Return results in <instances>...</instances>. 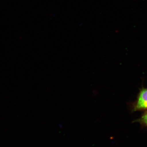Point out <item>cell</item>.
I'll list each match as a JSON object with an SVG mask.
<instances>
[{"label":"cell","instance_id":"cell-1","mask_svg":"<svg viewBox=\"0 0 147 147\" xmlns=\"http://www.w3.org/2000/svg\"><path fill=\"white\" fill-rule=\"evenodd\" d=\"M134 108L135 110L147 109V89H143L140 92Z\"/></svg>","mask_w":147,"mask_h":147},{"label":"cell","instance_id":"cell-2","mask_svg":"<svg viewBox=\"0 0 147 147\" xmlns=\"http://www.w3.org/2000/svg\"><path fill=\"white\" fill-rule=\"evenodd\" d=\"M138 121L144 125L147 126V112L142 116L141 119L138 120Z\"/></svg>","mask_w":147,"mask_h":147}]
</instances>
